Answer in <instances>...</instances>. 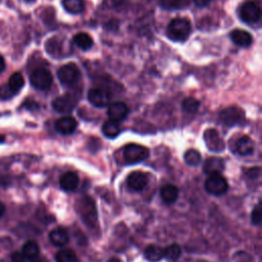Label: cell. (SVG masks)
Here are the masks:
<instances>
[{
    "label": "cell",
    "instance_id": "cell-1",
    "mask_svg": "<svg viewBox=\"0 0 262 262\" xmlns=\"http://www.w3.org/2000/svg\"><path fill=\"white\" fill-rule=\"evenodd\" d=\"M190 34V24L185 19L172 20L167 28V35L174 41H184Z\"/></svg>",
    "mask_w": 262,
    "mask_h": 262
},
{
    "label": "cell",
    "instance_id": "cell-2",
    "mask_svg": "<svg viewBox=\"0 0 262 262\" xmlns=\"http://www.w3.org/2000/svg\"><path fill=\"white\" fill-rule=\"evenodd\" d=\"M77 210L82 218V220L88 226H94L98 223V211L94 201L89 197L82 198L78 205Z\"/></svg>",
    "mask_w": 262,
    "mask_h": 262
},
{
    "label": "cell",
    "instance_id": "cell-3",
    "mask_svg": "<svg viewBox=\"0 0 262 262\" xmlns=\"http://www.w3.org/2000/svg\"><path fill=\"white\" fill-rule=\"evenodd\" d=\"M123 155L127 163L136 164L145 161L149 157L150 153L149 150L142 146L136 144H129L124 147Z\"/></svg>",
    "mask_w": 262,
    "mask_h": 262
},
{
    "label": "cell",
    "instance_id": "cell-4",
    "mask_svg": "<svg viewBox=\"0 0 262 262\" xmlns=\"http://www.w3.org/2000/svg\"><path fill=\"white\" fill-rule=\"evenodd\" d=\"M53 75L52 73L43 68L36 69L30 76V82L33 87L38 90H47L53 85Z\"/></svg>",
    "mask_w": 262,
    "mask_h": 262
},
{
    "label": "cell",
    "instance_id": "cell-5",
    "mask_svg": "<svg viewBox=\"0 0 262 262\" xmlns=\"http://www.w3.org/2000/svg\"><path fill=\"white\" fill-rule=\"evenodd\" d=\"M206 190L214 196H220L226 193L228 184L226 179L221 175V173H215L209 175L205 182Z\"/></svg>",
    "mask_w": 262,
    "mask_h": 262
},
{
    "label": "cell",
    "instance_id": "cell-6",
    "mask_svg": "<svg viewBox=\"0 0 262 262\" xmlns=\"http://www.w3.org/2000/svg\"><path fill=\"white\" fill-rule=\"evenodd\" d=\"M58 77L60 82L65 86L74 85L80 78V71L74 64H68L63 66L58 71Z\"/></svg>",
    "mask_w": 262,
    "mask_h": 262
},
{
    "label": "cell",
    "instance_id": "cell-7",
    "mask_svg": "<svg viewBox=\"0 0 262 262\" xmlns=\"http://www.w3.org/2000/svg\"><path fill=\"white\" fill-rule=\"evenodd\" d=\"M240 16H241V19L245 23L253 24V23L258 22L260 19V16H261V11H260L259 5L254 2H249V3L244 4L241 8Z\"/></svg>",
    "mask_w": 262,
    "mask_h": 262
},
{
    "label": "cell",
    "instance_id": "cell-8",
    "mask_svg": "<svg viewBox=\"0 0 262 262\" xmlns=\"http://www.w3.org/2000/svg\"><path fill=\"white\" fill-rule=\"evenodd\" d=\"M204 139L208 149L212 152L220 153V152H223L225 149V144L223 138L215 129H212V128L207 129L204 132Z\"/></svg>",
    "mask_w": 262,
    "mask_h": 262
},
{
    "label": "cell",
    "instance_id": "cell-9",
    "mask_svg": "<svg viewBox=\"0 0 262 262\" xmlns=\"http://www.w3.org/2000/svg\"><path fill=\"white\" fill-rule=\"evenodd\" d=\"M244 117V114L242 110H240L236 107H230L227 109H224L219 114L220 122L226 126H233L242 121Z\"/></svg>",
    "mask_w": 262,
    "mask_h": 262
},
{
    "label": "cell",
    "instance_id": "cell-10",
    "mask_svg": "<svg viewBox=\"0 0 262 262\" xmlns=\"http://www.w3.org/2000/svg\"><path fill=\"white\" fill-rule=\"evenodd\" d=\"M76 104L77 102L73 96L64 94L62 97L57 98L53 102V107L59 113L68 114L74 110V108L76 107Z\"/></svg>",
    "mask_w": 262,
    "mask_h": 262
},
{
    "label": "cell",
    "instance_id": "cell-11",
    "mask_svg": "<svg viewBox=\"0 0 262 262\" xmlns=\"http://www.w3.org/2000/svg\"><path fill=\"white\" fill-rule=\"evenodd\" d=\"M89 102L97 108H105L110 105V94L101 88H92L88 92Z\"/></svg>",
    "mask_w": 262,
    "mask_h": 262
},
{
    "label": "cell",
    "instance_id": "cell-12",
    "mask_svg": "<svg viewBox=\"0 0 262 262\" xmlns=\"http://www.w3.org/2000/svg\"><path fill=\"white\" fill-rule=\"evenodd\" d=\"M127 184L132 190L140 192L148 184V176L141 171H134L127 177Z\"/></svg>",
    "mask_w": 262,
    "mask_h": 262
},
{
    "label": "cell",
    "instance_id": "cell-13",
    "mask_svg": "<svg viewBox=\"0 0 262 262\" xmlns=\"http://www.w3.org/2000/svg\"><path fill=\"white\" fill-rule=\"evenodd\" d=\"M127 114H128V108L124 103L117 102L109 105L108 115L111 120L116 122L123 121L126 118Z\"/></svg>",
    "mask_w": 262,
    "mask_h": 262
},
{
    "label": "cell",
    "instance_id": "cell-14",
    "mask_svg": "<svg viewBox=\"0 0 262 262\" xmlns=\"http://www.w3.org/2000/svg\"><path fill=\"white\" fill-rule=\"evenodd\" d=\"M77 125L78 124H77L76 119H74L73 117H70V116H66V117H62L59 120H57L55 126L59 133H61L63 135H69L76 130Z\"/></svg>",
    "mask_w": 262,
    "mask_h": 262
},
{
    "label": "cell",
    "instance_id": "cell-15",
    "mask_svg": "<svg viewBox=\"0 0 262 262\" xmlns=\"http://www.w3.org/2000/svg\"><path fill=\"white\" fill-rule=\"evenodd\" d=\"M225 168V164L223 159L217 158V157H211L208 158L203 166V171L208 174H215V173H221Z\"/></svg>",
    "mask_w": 262,
    "mask_h": 262
},
{
    "label": "cell",
    "instance_id": "cell-16",
    "mask_svg": "<svg viewBox=\"0 0 262 262\" xmlns=\"http://www.w3.org/2000/svg\"><path fill=\"white\" fill-rule=\"evenodd\" d=\"M60 185L65 192H73L79 185V176L72 171L66 172L60 179Z\"/></svg>",
    "mask_w": 262,
    "mask_h": 262
},
{
    "label": "cell",
    "instance_id": "cell-17",
    "mask_svg": "<svg viewBox=\"0 0 262 262\" xmlns=\"http://www.w3.org/2000/svg\"><path fill=\"white\" fill-rule=\"evenodd\" d=\"M255 151V144L249 136H242L235 142V152L241 156H250Z\"/></svg>",
    "mask_w": 262,
    "mask_h": 262
},
{
    "label": "cell",
    "instance_id": "cell-18",
    "mask_svg": "<svg viewBox=\"0 0 262 262\" xmlns=\"http://www.w3.org/2000/svg\"><path fill=\"white\" fill-rule=\"evenodd\" d=\"M230 37L234 44L242 46V47H247V46L251 45L252 41H253L251 34L247 31L241 30V29L233 30L230 34Z\"/></svg>",
    "mask_w": 262,
    "mask_h": 262
},
{
    "label": "cell",
    "instance_id": "cell-19",
    "mask_svg": "<svg viewBox=\"0 0 262 262\" xmlns=\"http://www.w3.org/2000/svg\"><path fill=\"white\" fill-rule=\"evenodd\" d=\"M50 240L51 242L58 247H62L68 244L69 242V233L65 228L57 227L53 229L50 233Z\"/></svg>",
    "mask_w": 262,
    "mask_h": 262
},
{
    "label": "cell",
    "instance_id": "cell-20",
    "mask_svg": "<svg viewBox=\"0 0 262 262\" xmlns=\"http://www.w3.org/2000/svg\"><path fill=\"white\" fill-rule=\"evenodd\" d=\"M161 198L166 204H173L179 195V190L172 184H167L161 188Z\"/></svg>",
    "mask_w": 262,
    "mask_h": 262
},
{
    "label": "cell",
    "instance_id": "cell-21",
    "mask_svg": "<svg viewBox=\"0 0 262 262\" xmlns=\"http://www.w3.org/2000/svg\"><path fill=\"white\" fill-rule=\"evenodd\" d=\"M145 257L151 262L160 261L164 258V249L158 245H150L145 250Z\"/></svg>",
    "mask_w": 262,
    "mask_h": 262
},
{
    "label": "cell",
    "instance_id": "cell-22",
    "mask_svg": "<svg viewBox=\"0 0 262 262\" xmlns=\"http://www.w3.org/2000/svg\"><path fill=\"white\" fill-rule=\"evenodd\" d=\"M24 84H25L24 76L21 73L17 72V73L13 74L10 77V80H9V83H8V87L12 91V93L15 96V94H17L23 88Z\"/></svg>",
    "mask_w": 262,
    "mask_h": 262
},
{
    "label": "cell",
    "instance_id": "cell-23",
    "mask_svg": "<svg viewBox=\"0 0 262 262\" xmlns=\"http://www.w3.org/2000/svg\"><path fill=\"white\" fill-rule=\"evenodd\" d=\"M121 132V128L118 122L113 121V120H108L104 123L103 125V133L110 138H115L119 135Z\"/></svg>",
    "mask_w": 262,
    "mask_h": 262
},
{
    "label": "cell",
    "instance_id": "cell-24",
    "mask_svg": "<svg viewBox=\"0 0 262 262\" xmlns=\"http://www.w3.org/2000/svg\"><path fill=\"white\" fill-rule=\"evenodd\" d=\"M74 43L82 51H87L89 49H91L93 42L91 37L87 34V33H78L74 36Z\"/></svg>",
    "mask_w": 262,
    "mask_h": 262
},
{
    "label": "cell",
    "instance_id": "cell-25",
    "mask_svg": "<svg viewBox=\"0 0 262 262\" xmlns=\"http://www.w3.org/2000/svg\"><path fill=\"white\" fill-rule=\"evenodd\" d=\"M64 9L70 14H80L84 10L83 0H63Z\"/></svg>",
    "mask_w": 262,
    "mask_h": 262
},
{
    "label": "cell",
    "instance_id": "cell-26",
    "mask_svg": "<svg viewBox=\"0 0 262 262\" xmlns=\"http://www.w3.org/2000/svg\"><path fill=\"white\" fill-rule=\"evenodd\" d=\"M39 245L34 241H28L23 246V254L31 260L39 256Z\"/></svg>",
    "mask_w": 262,
    "mask_h": 262
},
{
    "label": "cell",
    "instance_id": "cell-27",
    "mask_svg": "<svg viewBox=\"0 0 262 262\" xmlns=\"http://www.w3.org/2000/svg\"><path fill=\"white\" fill-rule=\"evenodd\" d=\"M57 262H78V258L74 251L70 249H62L56 254Z\"/></svg>",
    "mask_w": 262,
    "mask_h": 262
},
{
    "label": "cell",
    "instance_id": "cell-28",
    "mask_svg": "<svg viewBox=\"0 0 262 262\" xmlns=\"http://www.w3.org/2000/svg\"><path fill=\"white\" fill-rule=\"evenodd\" d=\"M201 154L194 149L187 150L184 154V161L189 166H198L201 162Z\"/></svg>",
    "mask_w": 262,
    "mask_h": 262
},
{
    "label": "cell",
    "instance_id": "cell-29",
    "mask_svg": "<svg viewBox=\"0 0 262 262\" xmlns=\"http://www.w3.org/2000/svg\"><path fill=\"white\" fill-rule=\"evenodd\" d=\"M181 255V248L177 244H172L164 249V258L168 260H177Z\"/></svg>",
    "mask_w": 262,
    "mask_h": 262
},
{
    "label": "cell",
    "instance_id": "cell-30",
    "mask_svg": "<svg viewBox=\"0 0 262 262\" xmlns=\"http://www.w3.org/2000/svg\"><path fill=\"white\" fill-rule=\"evenodd\" d=\"M200 107V103L198 100L194 99V98H187L183 101L182 103V108L185 112L194 114L199 110Z\"/></svg>",
    "mask_w": 262,
    "mask_h": 262
},
{
    "label": "cell",
    "instance_id": "cell-31",
    "mask_svg": "<svg viewBox=\"0 0 262 262\" xmlns=\"http://www.w3.org/2000/svg\"><path fill=\"white\" fill-rule=\"evenodd\" d=\"M262 221V208L259 203L252 211V223L255 225H260Z\"/></svg>",
    "mask_w": 262,
    "mask_h": 262
},
{
    "label": "cell",
    "instance_id": "cell-32",
    "mask_svg": "<svg viewBox=\"0 0 262 262\" xmlns=\"http://www.w3.org/2000/svg\"><path fill=\"white\" fill-rule=\"evenodd\" d=\"M182 0H160L161 6L165 10H176L180 8Z\"/></svg>",
    "mask_w": 262,
    "mask_h": 262
},
{
    "label": "cell",
    "instance_id": "cell-33",
    "mask_svg": "<svg viewBox=\"0 0 262 262\" xmlns=\"http://www.w3.org/2000/svg\"><path fill=\"white\" fill-rule=\"evenodd\" d=\"M13 97H14V94L9 89L8 84L0 86V99H2V100H10Z\"/></svg>",
    "mask_w": 262,
    "mask_h": 262
},
{
    "label": "cell",
    "instance_id": "cell-34",
    "mask_svg": "<svg viewBox=\"0 0 262 262\" xmlns=\"http://www.w3.org/2000/svg\"><path fill=\"white\" fill-rule=\"evenodd\" d=\"M27 260H28V258L22 253L15 252L12 255V261L13 262H27Z\"/></svg>",
    "mask_w": 262,
    "mask_h": 262
},
{
    "label": "cell",
    "instance_id": "cell-35",
    "mask_svg": "<svg viewBox=\"0 0 262 262\" xmlns=\"http://www.w3.org/2000/svg\"><path fill=\"white\" fill-rule=\"evenodd\" d=\"M248 173H249V176L251 177V178H255V177H258L259 176V174H260V169L258 168V167H255V168H252V169H250L249 171H248Z\"/></svg>",
    "mask_w": 262,
    "mask_h": 262
},
{
    "label": "cell",
    "instance_id": "cell-36",
    "mask_svg": "<svg viewBox=\"0 0 262 262\" xmlns=\"http://www.w3.org/2000/svg\"><path fill=\"white\" fill-rule=\"evenodd\" d=\"M194 3L196 4V6H198L199 8H204L206 6H208L211 0H194Z\"/></svg>",
    "mask_w": 262,
    "mask_h": 262
},
{
    "label": "cell",
    "instance_id": "cell-37",
    "mask_svg": "<svg viewBox=\"0 0 262 262\" xmlns=\"http://www.w3.org/2000/svg\"><path fill=\"white\" fill-rule=\"evenodd\" d=\"M6 70V61L4 57L0 55V74H2Z\"/></svg>",
    "mask_w": 262,
    "mask_h": 262
},
{
    "label": "cell",
    "instance_id": "cell-38",
    "mask_svg": "<svg viewBox=\"0 0 262 262\" xmlns=\"http://www.w3.org/2000/svg\"><path fill=\"white\" fill-rule=\"evenodd\" d=\"M6 212V206L3 202H0V217H2Z\"/></svg>",
    "mask_w": 262,
    "mask_h": 262
},
{
    "label": "cell",
    "instance_id": "cell-39",
    "mask_svg": "<svg viewBox=\"0 0 262 262\" xmlns=\"http://www.w3.org/2000/svg\"><path fill=\"white\" fill-rule=\"evenodd\" d=\"M112 2L115 6H121L125 2V0H112Z\"/></svg>",
    "mask_w": 262,
    "mask_h": 262
},
{
    "label": "cell",
    "instance_id": "cell-40",
    "mask_svg": "<svg viewBox=\"0 0 262 262\" xmlns=\"http://www.w3.org/2000/svg\"><path fill=\"white\" fill-rule=\"evenodd\" d=\"M32 262H46V260H44V259H42V258L36 257L35 259H32Z\"/></svg>",
    "mask_w": 262,
    "mask_h": 262
},
{
    "label": "cell",
    "instance_id": "cell-41",
    "mask_svg": "<svg viewBox=\"0 0 262 262\" xmlns=\"http://www.w3.org/2000/svg\"><path fill=\"white\" fill-rule=\"evenodd\" d=\"M108 262H121L118 258H116V257H113V258H111Z\"/></svg>",
    "mask_w": 262,
    "mask_h": 262
},
{
    "label": "cell",
    "instance_id": "cell-42",
    "mask_svg": "<svg viewBox=\"0 0 262 262\" xmlns=\"http://www.w3.org/2000/svg\"><path fill=\"white\" fill-rule=\"evenodd\" d=\"M5 140H6V136H5V135H2V134H0V144H3Z\"/></svg>",
    "mask_w": 262,
    "mask_h": 262
}]
</instances>
